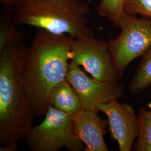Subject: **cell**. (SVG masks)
I'll return each mask as SVG.
<instances>
[{
    "label": "cell",
    "mask_w": 151,
    "mask_h": 151,
    "mask_svg": "<svg viewBox=\"0 0 151 151\" xmlns=\"http://www.w3.org/2000/svg\"><path fill=\"white\" fill-rule=\"evenodd\" d=\"M73 39L38 29L27 49L24 87L35 116L45 115L51 92L66 78Z\"/></svg>",
    "instance_id": "2"
},
{
    "label": "cell",
    "mask_w": 151,
    "mask_h": 151,
    "mask_svg": "<svg viewBox=\"0 0 151 151\" xmlns=\"http://www.w3.org/2000/svg\"><path fill=\"white\" fill-rule=\"evenodd\" d=\"M27 48L19 42L0 50V151H16L26 141L35 114L24 87Z\"/></svg>",
    "instance_id": "1"
},
{
    "label": "cell",
    "mask_w": 151,
    "mask_h": 151,
    "mask_svg": "<svg viewBox=\"0 0 151 151\" xmlns=\"http://www.w3.org/2000/svg\"><path fill=\"white\" fill-rule=\"evenodd\" d=\"M120 29L119 35L108 42L118 79L133 60L151 47V19L125 12Z\"/></svg>",
    "instance_id": "5"
},
{
    "label": "cell",
    "mask_w": 151,
    "mask_h": 151,
    "mask_svg": "<svg viewBox=\"0 0 151 151\" xmlns=\"http://www.w3.org/2000/svg\"><path fill=\"white\" fill-rule=\"evenodd\" d=\"M49 104L71 115L82 109L80 97L66 79L53 89L49 98Z\"/></svg>",
    "instance_id": "10"
},
{
    "label": "cell",
    "mask_w": 151,
    "mask_h": 151,
    "mask_svg": "<svg viewBox=\"0 0 151 151\" xmlns=\"http://www.w3.org/2000/svg\"><path fill=\"white\" fill-rule=\"evenodd\" d=\"M148 106L149 110L140 108L137 115L139 134L134 144L135 151H151V102Z\"/></svg>",
    "instance_id": "13"
},
{
    "label": "cell",
    "mask_w": 151,
    "mask_h": 151,
    "mask_svg": "<svg viewBox=\"0 0 151 151\" xmlns=\"http://www.w3.org/2000/svg\"><path fill=\"white\" fill-rule=\"evenodd\" d=\"M73 115L49 105L45 118L32 127L26 142L32 151H57L65 147L68 151L85 150L83 143L76 136Z\"/></svg>",
    "instance_id": "4"
},
{
    "label": "cell",
    "mask_w": 151,
    "mask_h": 151,
    "mask_svg": "<svg viewBox=\"0 0 151 151\" xmlns=\"http://www.w3.org/2000/svg\"><path fill=\"white\" fill-rule=\"evenodd\" d=\"M16 25L11 9L5 7L0 15V50L9 44L22 42L24 32L17 30Z\"/></svg>",
    "instance_id": "12"
},
{
    "label": "cell",
    "mask_w": 151,
    "mask_h": 151,
    "mask_svg": "<svg viewBox=\"0 0 151 151\" xmlns=\"http://www.w3.org/2000/svg\"><path fill=\"white\" fill-rule=\"evenodd\" d=\"M85 1H86L87 2H90L91 1V0H84Z\"/></svg>",
    "instance_id": "17"
},
{
    "label": "cell",
    "mask_w": 151,
    "mask_h": 151,
    "mask_svg": "<svg viewBox=\"0 0 151 151\" xmlns=\"http://www.w3.org/2000/svg\"><path fill=\"white\" fill-rule=\"evenodd\" d=\"M81 66L92 77L101 81H118L109 43L95 36L73 39L70 61Z\"/></svg>",
    "instance_id": "6"
},
{
    "label": "cell",
    "mask_w": 151,
    "mask_h": 151,
    "mask_svg": "<svg viewBox=\"0 0 151 151\" xmlns=\"http://www.w3.org/2000/svg\"><path fill=\"white\" fill-rule=\"evenodd\" d=\"M80 67L70 60L65 79L80 97L82 109L98 113L100 105L124 96V86L118 81H101L89 77Z\"/></svg>",
    "instance_id": "7"
},
{
    "label": "cell",
    "mask_w": 151,
    "mask_h": 151,
    "mask_svg": "<svg viewBox=\"0 0 151 151\" xmlns=\"http://www.w3.org/2000/svg\"><path fill=\"white\" fill-rule=\"evenodd\" d=\"M24 1V0H0V2L5 8L11 9L12 7H15L21 4Z\"/></svg>",
    "instance_id": "16"
},
{
    "label": "cell",
    "mask_w": 151,
    "mask_h": 151,
    "mask_svg": "<svg viewBox=\"0 0 151 151\" xmlns=\"http://www.w3.org/2000/svg\"><path fill=\"white\" fill-rule=\"evenodd\" d=\"M87 3L82 0H24L11 11L17 25H27L75 39L95 36L89 27Z\"/></svg>",
    "instance_id": "3"
},
{
    "label": "cell",
    "mask_w": 151,
    "mask_h": 151,
    "mask_svg": "<svg viewBox=\"0 0 151 151\" xmlns=\"http://www.w3.org/2000/svg\"><path fill=\"white\" fill-rule=\"evenodd\" d=\"M124 2L125 0H101L97 6V13L120 28L125 14Z\"/></svg>",
    "instance_id": "14"
},
{
    "label": "cell",
    "mask_w": 151,
    "mask_h": 151,
    "mask_svg": "<svg viewBox=\"0 0 151 151\" xmlns=\"http://www.w3.org/2000/svg\"><path fill=\"white\" fill-rule=\"evenodd\" d=\"M99 109L106 115L110 138L117 142L119 150L131 151L139 134L138 116L133 108L114 99L100 105Z\"/></svg>",
    "instance_id": "8"
},
{
    "label": "cell",
    "mask_w": 151,
    "mask_h": 151,
    "mask_svg": "<svg viewBox=\"0 0 151 151\" xmlns=\"http://www.w3.org/2000/svg\"><path fill=\"white\" fill-rule=\"evenodd\" d=\"M151 87V47L143 55L129 83V91L132 95H138Z\"/></svg>",
    "instance_id": "11"
},
{
    "label": "cell",
    "mask_w": 151,
    "mask_h": 151,
    "mask_svg": "<svg viewBox=\"0 0 151 151\" xmlns=\"http://www.w3.org/2000/svg\"><path fill=\"white\" fill-rule=\"evenodd\" d=\"M74 133L85 145V151H109L104 140L105 128L108 120L101 119L98 114L82 109L73 115Z\"/></svg>",
    "instance_id": "9"
},
{
    "label": "cell",
    "mask_w": 151,
    "mask_h": 151,
    "mask_svg": "<svg viewBox=\"0 0 151 151\" xmlns=\"http://www.w3.org/2000/svg\"><path fill=\"white\" fill-rule=\"evenodd\" d=\"M124 11L129 14H140L151 19V0H125Z\"/></svg>",
    "instance_id": "15"
}]
</instances>
